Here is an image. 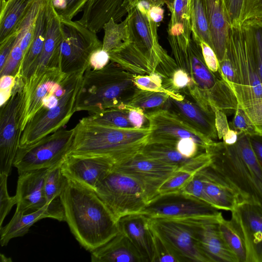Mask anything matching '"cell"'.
Listing matches in <instances>:
<instances>
[{
  "label": "cell",
  "mask_w": 262,
  "mask_h": 262,
  "mask_svg": "<svg viewBox=\"0 0 262 262\" xmlns=\"http://www.w3.org/2000/svg\"><path fill=\"white\" fill-rule=\"evenodd\" d=\"M60 198L65 222L86 250L97 249L119 232L118 221L94 190L68 178Z\"/></svg>",
  "instance_id": "obj_1"
},
{
  "label": "cell",
  "mask_w": 262,
  "mask_h": 262,
  "mask_svg": "<svg viewBox=\"0 0 262 262\" xmlns=\"http://www.w3.org/2000/svg\"><path fill=\"white\" fill-rule=\"evenodd\" d=\"M170 46L178 68L190 78L185 95L213 115L217 110L225 114L235 112L237 102L234 94L221 75L213 73L207 67L200 42L191 38L187 45L174 40Z\"/></svg>",
  "instance_id": "obj_2"
},
{
  "label": "cell",
  "mask_w": 262,
  "mask_h": 262,
  "mask_svg": "<svg viewBox=\"0 0 262 262\" xmlns=\"http://www.w3.org/2000/svg\"><path fill=\"white\" fill-rule=\"evenodd\" d=\"M248 136L233 145L215 142L206 148L209 165L223 177L245 202L262 207V167Z\"/></svg>",
  "instance_id": "obj_3"
},
{
  "label": "cell",
  "mask_w": 262,
  "mask_h": 262,
  "mask_svg": "<svg viewBox=\"0 0 262 262\" xmlns=\"http://www.w3.org/2000/svg\"><path fill=\"white\" fill-rule=\"evenodd\" d=\"M74 138L69 154L102 156L116 162L140 151L147 143L149 128H121L81 119L74 128Z\"/></svg>",
  "instance_id": "obj_4"
},
{
  "label": "cell",
  "mask_w": 262,
  "mask_h": 262,
  "mask_svg": "<svg viewBox=\"0 0 262 262\" xmlns=\"http://www.w3.org/2000/svg\"><path fill=\"white\" fill-rule=\"evenodd\" d=\"M226 54L235 71L232 91L237 107L255 125L262 128V83L251 43L240 25L229 28Z\"/></svg>",
  "instance_id": "obj_5"
},
{
  "label": "cell",
  "mask_w": 262,
  "mask_h": 262,
  "mask_svg": "<svg viewBox=\"0 0 262 262\" xmlns=\"http://www.w3.org/2000/svg\"><path fill=\"white\" fill-rule=\"evenodd\" d=\"M83 74H63L42 97L39 109L27 123L20 146L37 142L62 128L76 112ZM19 146V147H20Z\"/></svg>",
  "instance_id": "obj_6"
},
{
  "label": "cell",
  "mask_w": 262,
  "mask_h": 262,
  "mask_svg": "<svg viewBox=\"0 0 262 262\" xmlns=\"http://www.w3.org/2000/svg\"><path fill=\"white\" fill-rule=\"evenodd\" d=\"M136 74L111 61L95 70L88 67L83 75L76 112L95 114L108 108H122L137 88Z\"/></svg>",
  "instance_id": "obj_7"
},
{
  "label": "cell",
  "mask_w": 262,
  "mask_h": 262,
  "mask_svg": "<svg viewBox=\"0 0 262 262\" xmlns=\"http://www.w3.org/2000/svg\"><path fill=\"white\" fill-rule=\"evenodd\" d=\"M95 192L117 221L125 215L141 212L149 202L159 195L142 180L114 166Z\"/></svg>",
  "instance_id": "obj_8"
},
{
  "label": "cell",
  "mask_w": 262,
  "mask_h": 262,
  "mask_svg": "<svg viewBox=\"0 0 262 262\" xmlns=\"http://www.w3.org/2000/svg\"><path fill=\"white\" fill-rule=\"evenodd\" d=\"M25 101V84L15 76L10 98L1 105L0 173L11 174L20 146Z\"/></svg>",
  "instance_id": "obj_9"
},
{
  "label": "cell",
  "mask_w": 262,
  "mask_h": 262,
  "mask_svg": "<svg viewBox=\"0 0 262 262\" xmlns=\"http://www.w3.org/2000/svg\"><path fill=\"white\" fill-rule=\"evenodd\" d=\"M60 21L62 40L59 69L68 75L84 74L89 66L91 55L102 48V42L96 33L78 21L62 18Z\"/></svg>",
  "instance_id": "obj_10"
},
{
  "label": "cell",
  "mask_w": 262,
  "mask_h": 262,
  "mask_svg": "<svg viewBox=\"0 0 262 262\" xmlns=\"http://www.w3.org/2000/svg\"><path fill=\"white\" fill-rule=\"evenodd\" d=\"M74 138V129L61 128L32 144L20 146L13 166L18 174L48 169L63 162L69 155Z\"/></svg>",
  "instance_id": "obj_11"
},
{
  "label": "cell",
  "mask_w": 262,
  "mask_h": 262,
  "mask_svg": "<svg viewBox=\"0 0 262 262\" xmlns=\"http://www.w3.org/2000/svg\"><path fill=\"white\" fill-rule=\"evenodd\" d=\"M141 212L149 218L174 219L222 215L218 209L206 202L182 192L159 195L149 202Z\"/></svg>",
  "instance_id": "obj_12"
},
{
  "label": "cell",
  "mask_w": 262,
  "mask_h": 262,
  "mask_svg": "<svg viewBox=\"0 0 262 262\" xmlns=\"http://www.w3.org/2000/svg\"><path fill=\"white\" fill-rule=\"evenodd\" d=\"M149 222L180 262H210L199 247L187 219L155 217L149 218Z\"/></svg>",
  "instance_id": "obj_13"
},
{
  "label": "cell",
  "mask_w": 262,
  "mask_h": 262,
  "mask_svg": "<svg viewBox=\"0 0 262 262\" xmlns=\"http://www.w3.org/2000/svg\"><path fill=\"white\" fill-rule=\"evenodd\" d=\"M145 114L150 129L147 143H160L176 147L180 140L190 138L206 150L214 142L166 110L161 109Z\"/></svg>",
  "instance_id": "obj_14"
},
{
  "label": "cell",
  "mask_w": 262,
  "mask_h": 262,
  "mask_svg": "<svg viewBox=\"0 0 262 262\" xmlns=\"http://www.w3.org/2000/svg\"><path fill=\"white\" fill-rule=\"evenodd\" d=\"M115 163L112 158L107 156L69 154L62 163L61 169L67 178L95 191Z\"/></svg>",
  "instance_id": "obj_15"
},
{
  "label": "cell",
  "mask_w": 262,
  "mask_h": 262,
  "mask_svg": "<svg viewBox=\"0 0 262 262\" xmlns=\"http://www.w3.org/2000/svg\"><path fill=\"white\" fill-rule=\"evenodd\" d=\"M222 217L186 219L193 230L199 247L210 262H238L220 232L219 223Z\"/></svg>",
  "instance_id": "obj_16"
},
{
  "label": "cell",
  "mask_w": 262,
  "mask_h": 262,
  "mask_svg": "<svg viewBox=\"0 0 262 262\" xmlns=\"http://www.w3.org/2000/svg\"><path fill=\"white\" fill-rule=\"evenodd\" d=\"M246 247V262H262V207L245 202L231 211Z\"/></svg>",
  "instance_id": "obj_17"
},
{
  "label": "cell",
  "mask_w": 262,
  "mask_h": 262,
  "mask_svg": "<svg viewBox=\"0 0 262 262\" xmlns=\"http://www.w3.org/2000/svg\"><path fill=\"white\" fill-rule=\"evenodd\" d=\"M114 167L142 180L158 194L161 184L179 169L147 157L140 152L115 163Z\"/></svg>",
  "instance_id": "obj_18"
},
{
  "label": "cell",
  "mask_w": 262,
  "mask_h": 262,
  "mask_svg": "<svg viewBox=\"0 0 262 262\" xmlns=\"http://www.w3.org/2000/svg\"><path fill=\"white\" fill-rule=\"evenodd\" d=\"M198 172L203 181V201L218 210L230 211L245 202L229 182L209 164Z\"/></svg>",
  "instance_id": "obj_19"
},
{
  "label": "cell",
  "mask_w": 262,
  "mask_h": 262,
  "mask_svg": "<svg viewBox=\"0 0 262 262\" xmlns=\"http://www.w3.org/2000/svg\"><path fill=\"white\" fill-rule=\"evenodd\" d=\"M49 169H41L19 174L15 195L17 200L15 211L30 213L47 205L44 184Z\"/></svg>",
  "instance_id": "obj_20"
},
{
  "label": "cell",
  "mask_w": 262,
  "mask_h": 262,
  "mask_svg": "<svg viewBox=\"0 0 262 262\" xmlns=\"http://www.w3.org/2000/svg\"><path fill=\"white\" fill-rule=\"evenodd\" d=\"M174 114L181 120L207 137H217L215 115L210 114L188 96L181 99L169 97L164 108Z\"/></svg>",
  "instance_id": "obj_21"
},
{
  "label": "cell",
  "mask_w": 262,
  "mask_h": 262,
  "mask_svg": "<svg viewBox=\"0 0 262 262\" xmlns=\"http://www.w3.org/2000/svg\"><path fill=\"white\" fill-rule=\"evenodd\" d=\"M149 217L142 212L128 214L118 220L119 231L137 249L144 262H152L154 258L152 231Z\"/></svg>",
  "instance_id": "obj_22"
},
{
  "label": "cell",
  "mask_w": 262,
  "mask_h": 262,
  "mask_svg": "<svg viewBox=\"0 0 262 262\" xmlns=\"http://www.w3.org/2000/svg\"><path fill=\"white\" fill-rule=\"evenodd\" d=\"M143 155L165 164L198 172L208 165L211 159L205 151L198 156L188 158L183 156L173 145L160 143H147L140 151Z\"/></svg>",
  "instance_id": "obj_23"
},
{
  "label": "cell",
  "mask_w": 262,
  "mask_h": 262,
  "mask_svg": "<svg viewBox=\"0 0 262 262\" xmlns=\"http://www.w3.org/2000/svg\"><path fill=\"white\" fill-rule=\"evenodd\" d=\"M61 40L60 18L54 9L51 0H49L47 33L44 45L35 71L30 78L39 76L47 69H59Z\"/></svg>",
  "instance_id": "obj_24"
},
{
  "label": "cell",
  "mask_w": 262,
  "mask_h": 262,
  "mask_svg": "<svg viewBox=\"0 0 262 262\" xmlns=\"http://www.w3.org/2000/svg\"><path fill=\"white\" fill-rule=\"evenodd\" d=\"M44 0L38 11L32 42L26 52L15 76L23 80L25 84L34 73L40 57L47 28V4Z\"/></svg>",
  "instance_id": "obj_25"
},
{
  "label": "cell",
  "mask_w": 262,
  "mask_h": 262,
  "mask_svg": "<svg viewBox=\"0 0 262 262\" xmlns=\"http://www.w3.org/2000/svg\"><path fill=\"white\" fill-rule=\"evenodd\" d=\"M123 1L89 0L78 21L95 33L99 32L111 18L117 23L122 20Z\"/></svg>",
  "instance_id": "obj_26"
},
{
  "label": "cell",
  "mask_w": 262,
  "mask_h": 262,
  "mask_svg": "<svg viewBox=\"0 0 262 262\" xmlns=\"http://www.w3.org/2000/svg\"><path fill=\"white\" fill-rule=\"evenodd\" d=\"M210 33L214 51L219 62L226 54L227 42L230 25L222 0H204Z\"/></svg>",
  "instance_id": "obj_27"
},
{
  "label": "cell",
  "mask_w": 262,
  "mask_h": 262,
  "mask_svg": "<svg viewBox=\"0 0 262 262\" xmlns=\"http://www.w3.org/2000/svg\"><path fill=\"white\" fill-rule=\"evenodd\" d=\"M91 253L92 262H144L137 249L120 231L108 242Z\"/></svg>",
  "instance_id": "obj_28"
},
{
  "label": "cell",
  "mask_w": 262,
  "mask_h": 262,
  "mask_svg": "<svg viewBox=\"0 0 262 262\" xmlns=\"http://www.w3.org/2000/svg\"><path fill=\"white\" fill-rule=\"evenodd\" d=\"M44 218L52 219L48 205L30 213L15 211L10 222L5 226L0 228V242L3 247L14 238L21 237L26 234L30 228L39 220Z\"/></svg>",
  "instance_id": "obj_29"
},
{
  "label": "cell",
  "mask_w": 262,
  "mask_h": 262,
  "mask_svg": "<svg viewBox=\"0 0 262 262\" xmlns=\"http://www.w3.org/2000/svg\"><path fill=\"white\" fill-rule=\"evenodd\" d=\"M35 0H7L0 10V43L16 29Z\"/></svg>",
  "instance_id": "obj_30"
},
{
  "label": "cell",
  "mask_w": 262,
  "mask_h": 262,
  "mask_svg": "<svg viewBox=\"0 0 262 262\" xmlns=\"http://www.w3.org/2000/svg\"><path fill=\"white\" fill-rule=\"evenodd\" d=\"M130 14L120 23L111 18L103 26L104 35L102 49L109 52L118 49L130 41L129 29Z\"/></svg>",
  "instance_id": "obj_31"
},
{
  "label": "cell",
  "mask_w": 262,
  "mask_h": 262,
  "mask_svg": "<svg viewBox=\"0 0 262 262\" xmlns=\"http://www.w3.org/2000/svg\"><path fill=\"white\" fill-rule=\"evenodd\" d=\"M189 3L190 0L174 1L167 29L168 35L182 36L188 41L191 39Z\"/></svg>",
  "instance_id": "obj_32"
},
{
  "label": "cell",
  "mask_w": 262,
  "mask_h": 262,
  "mask_svg": "<svg viewBox=\"0 0 262 262\" xmlns=\"http://www.w3.org/2000/svg\"><path fill=\"white\" fill-rule=\"evenodd\" d=\"M169 95L165 93L137 88L124 107L142 110L145 114L163 109Z\"/></svg>",
  "instance_id": "obj_33"
},
{
  "label": "cell",
  "mask_w": 262,
  "mask_h": 262,
  "mask_svg": "<svg viewBox=\"0 0 262 262\" xmlns=\"http://www.w3.org/2000/svg\"><path fill=\"white\" fill-rule=\"evenodd\" d=\"M219 229L227 245L236 256L238 262H246L247 252L244 236L236 222L232 218L220 220Z\"/></svg>",
  "instance_id": "obj_34"
},
{
  "label": "cell",
  "mask_w": 262,
  "mask_h": 262,
  "mask_svg": "<svg viewBox=\"0 0 262 262\" xmlns=\"http://www.w3.org/2000/svg\"><path fill=\"white\" fill-rule=\"evenodd\" d=\"M189 5L192 38L203 40L212 49L204 0H190Z\"/></svg>",
  "instance_id": "obj_35"
},
{
  "label": "cell",
  "mask_w": 262,
  "mask_h": 262,
  "mask_svg": "<svg viewBox=\"0 0 262 262\" xmlns=\"http://www.w3.org/2000/svg\"><path fill=\"white\" fill-rule=\"evenodd\" d=\"M63 161L49 168L46 176L44 190L47 205L61 201L60 196L68 180L61 169Z\"/></svg>",
  "instance_id": "obj_36"
},
{
  "label": "cell",
  "mask_w": 262,
  "mask_h": 262,
  "mask_svg": "<svg viewBox=\"0 0 262 262\" xmlns=\"http://www.w3.org/2000/svg\"><path fill=\"white\" fill-rule=\"evenodd\" d=\"M88 119L95 123L116 128H135L128 120L124 109L112 108L90 114Z\"/></svg>",
  "instance_id": "obj_37"
},
{
  "label": "cell",
  "mask_w": 262,
  "mask_h": 262,
  "mask_svg": "<svg viewBox=\"0 0 262 262\" xmlns=\"http://www.w3.org/2000/svg\"><path fill=\"white\" fill-rule=\"evenodd\" d=\"M241 26L251 43L262 83V20H248L243 23Z\"/></svg>",
  "instance_id": "obj_38"
},
{
  "label": "cell",
  "mask_w": 262,
  "mask_h": 262,
  "mask_svg": "<svg viewBox=\"0 0 262 262\" xmlns=\"http://www.w3.org/2000/svg\"><path fill=\"white\" fill-rule=\"evenodd\" d=\"M196 172L187 169H178L160 186L159 195L181 192Z\"/></svg>",
  "instance_id": "obj_39"
},
{
  "label": "cell",
  "mask_w": 262,
  "mask_h": 262,
  "mask_svg": "<svg viewBox=\"0 0 262 262\" xmlns=\"http://www.w3.org/2000/svg\"><path fill=\"white\" fill-rule=\"evenodd\" d=\"M134 82L136 86L140 89L165 93L170 97L176 99H181L184 97L182 94H173L165 90L162 84V77L157 73L144 75L136 74Z\"/></svg>",
  "instance_id": "obj_40"
},
{
  "label": "cell",
  "mask_w": 262,
  "mask_h": 262,
  "mask_svg": "<svg viewBox=\"0 0 262 262\" xmlns=\"http://www.w3.org/2000/svg\"><path fill=\"white\" fill-rule=\"evenodd\" d=\"M151 229L154 250L152 262H180L169 246L151 228Z\"/></svg>",
  "instance_id": "obj_41"
},
{
  "label": "cell",
  "mask_w": 262,
  "mask_h": 262,
  "mask_svg": "<svg viewBox=\"0 0 262 262\" xmlns=\"http://www.w3.org/2000/svg\"><path fill=\"white\" fill-rule=\"evenodd\" d=\"M233 126L238 134L247 136H262V129L255 125L240 108L235 112Z\"/></svg>",
  "instance_id": "obj_42"
},
{
  "label": "cell",
  "mask_w": 262,
  "mask_h": 262,
  "mask_svg": "<svg viewBox=\"0 0 262 262\" xmlns=\"http://www.w3.org/2000/svg\"><path fill=\"white\" fill-rule=\"evenodd\" d=\"M8 176L5 173H0V228L13 206L17 204L15 196H10L8 192Z\"/></svg>",
  "instance_id": "obj_43"
},
{
  "label": "cell",
  "mask_w": 262,
  "mask_h": 262,
  "mask_svg": "<svg viewBox=\"0 0 262 262\" xmlns=\"http://www.w3.org/2000/svg\"><path fill=\"white\" fill-rule=\"evenodd\" d=\"M24 56V53L19 44L16 42L5 66L0 70L1 77L10 75L15 77Z\"/></svg>",
  "instance_id": "obj_44"
},
{
  "label": "cell",
  "mask_w": 262,
  "mask_h": 262,
  "mask_svg": "<svg viewBox=\"0 0 262 262\" xmlns=\"http://www.w3.org/2000/svg\"><path fill=\"white\" fill-rule=\"evenodd\" d=\"M251 20H262V0H244L240 25Z\"/></svg>",
  "instance_id": "obj_45"
},
{
  "label": "cell",
  "mask_w": 262,
  "mask_h": 262,
  "mask_svg": "<svg viewBox=\"0 0 262 262\" xmlns=\"http://www.w3.org/2000/svg\"><path fill=\"white\" fill-rule=\"evenodd\" d=\"M222 1L230 27L240 25V17L244 0H222Z\"/></svg>",
  "instance_id": "obj_46"
},
{
  "label": "cell",
  "mask_w": 262,
  "mask_h": 262,
  "mask_svg": "<svg viewBox=\"0 0 262 262\" xmlns=\"http://www.w3.org/2000/svg\"><path fill=\"white\" fill-rule=\"evenodd\" d=\"M176 148L183 156L188 158L194 157L206 151L190 138L180 140L176 144Z\"/></svg>",
  "instance_id": "obj_47"
},
{
  "label": "cell",
  "mask_w": 262,
  "mask_h": 262,
  "mask_svg": "<svg viewBox=\"0 0 262 262\" xmlns=\"http://www.w3.org/2000/svg\"><path fill=\"white\" fill-rule=\"evenodd\" d=\"M219 63L220 74L232 91L235 81V73L232 63L227 54Z\"/></svg>",
  "instance_id": "obj_48"
},
{
  "label": "cell",
  "mask_w": 262,
  "mask_h": 262,
  "mask_svg": "<svg viewBox=\"0 0 262 262\" xmlns=\"http://www.w3.org/2000/svg\"><path fill=\"white\" fill-rule=\"evenodd\" d=\"M122 109L126 111L128 120L135 128H149L148 120L142 110L128 107Z\"/></svg>",
  "instance_id": "obj_49"
},
{
  "label": "cell",
  "mask_w": 262,
  "mask_h": 262,
  "mask_svg": "<svg viewBox=\"0 0 262 262\" xmlns=\"http://www.w3.org/2000/svg\"><path fill=\"white\" fill-rule=\"evenodd\" d=\"M205 62L208 68L215 74H220L219 60L213 50L205 42L200 40Z\"/></svg>",
  "instance_id": "obj_50"
},
{
  "label": "cell",
  "mask_w": 262,
  "mask_h": 262,
  "mask_svg": "<svg viewBox=\"0 0 262 262\" xmlns=\"http://www.w3.org/2000/svg\"><path fill=\"white\" fill-rule=\"evenodd\" d=\"M18 33V31L16 28L9 36L0 43V70L3 68L15 46Z\"/></svg>",
  "instance_id": "obj_51"
},
{
  "label": "cell",
  "mask_w": 262,
  "mask_h": 262,
  "mask_svg": "<svg viewBox=\"0 0 262 262\" xmlns=\"http://www.w3.org/2000/svg\"><path fill=\"white\" fill-rule=\"evenodd\" d=\"M110 61L108 53L100 49L94 51L91 56L89 67L98 70L105 67Z\"/></svg>",
  "instance_id": "obj_52"
},
{
  "label": "cell",
  "mask_w": 262,
  "mask_h": 262,
  "mask_svg": "<svg viewBox=\"0 0 262 262\" xmlns=\"http://www.w3.org/2000/svg\"><path fill=\"white\" fill-rule=\"evenodd\" d=\"M15 82V77L10 75L1 76L0 81L1 105L10 98Z\"/></svg>",
  "instance_id": "obj_53"
},
{
  "label": "cell",
  "mask_w": 262,
  "mask_h": 262,
  "mask_svg": "<svg viewBox=\"0 0 262 262\" xmlns=\"http://www.w3.org/2000/svg\"><path fill=\"white\" fill-rule=\"evenodd\" d=\"M67 9L63 17H60L72 20L80 11H83L89 0H66Z\"/></svg>",
  "instance_id": "obj_54"
},
{
  "label": "cell",
  "mask_w": 262,
  "mask_h": 262,
  "mask_svg": "<svg viewBox=\"0 0 262 262\" xmlns=\"http://www.w3.org/2000/svg\"><path fill=\"white\" fill-rule=\"evenodd\" d=\"M215 126L218 138L223 139L229 127L226 114L221 110H217L215 113Z\"/></svg>",
  "instance_id": "obj_55"
},
{
  "label": "cell",
  "mask_w": 262,
  "mask_h": 262,
  "mask_svg": "<svg viewBox=\"0 0 262 262\" xmlns=\"http://www.w3.org/2000/svg\"><path fill=\"white\" fill-rule=\"evenodd\" d=\"M150 18L156 23L161 22L164 16V10L161 6H153L149 11Z\"/></svg>",
  "instance_id": "obj_56"
},
{
  "label": "cell",
  "mask_w": 262,
  "mask_h": 262,
  "mask_svg": "<svg viewBox=\"0 0 262 262\" xmlns=\"http://www.w3.org/2000/svg\"><path fill=\"white\" fill-rule=\"evenodd\" d=\"M238 133L233 129H229L223 137V142L227 145L234 144L238 140Z\"/></svg>",
  "instance_id": "obj_57"
},
{
  "label": "cell",
  "mask_w": 262,
  "mask_h": 262,
  "mask_svg": "<svg viewBox=\"0 0 262 262\" xmlns=\"http://www.w3.org/2000/svg\"><path fill=\"white\" fill-rule=\"evenodd\" d=\"M52 6L60 17H63L67 9L66 0H51Z\"/></svg>",
  "instance_id": "obj_58"
},
{
  "label": "cell",
  "mask_w": 262,
  "mask_h": 262,
  "mask_svg": "<svg viewBox=\"0 0 262 262\" xmlns=\"http://www.w3.org/2000/svg\"><path fill=\"white\" fill-rule=\"evenodd\" d=\"M252 147L262 167V141L256 139H250Z\"/></svg>",
  "instance_id": "obj_59"
},
{
  "label": "cell",
  "mask_w": 262,
  "mask_h": 262,
  "mask_svg": "<svg viewBox=\"0 0 262 262\" xmlns=\"http://www.w3.org/2000/svg\"><path fill=\"white\" fill-rule=\"evenodd\" d=\"M141 0H124L122 5V12L123 16L130 10L136 8Z\"/></svg>",
  "instance_id": "obj_60"
},
{
  "label": "cell",
  "mask_w": 262,
  "mask_h": 262,
  "mask_svg": "<svg viewBox=\"0 0 262 262\" xmlns=\"http://www.w3.org/2000/svg\"><path fill=\"white\" fill-rule=\"evenodd\" d=\"M153 6H161L166 4L167 8L171 12L173 9V4L175 0H147Z\"/></svg>",
  "instance_id": "obj_61"
},
{
  "label": "cell",
  "mask_w": 262,
  "mask_h": 262,
  "mask_svg": "<svg viewBox=\"0 0 262 262\" xmlns=\"http://www.w3.org/2000/svg\"><path fill=\"white\" fill-rule=\"evenodd\" d=\"M151 4L147 0H141L137 5L136 8L141 12L148 13L151 7Z\"/></svg>",
  "instance_id": "obj_62"
},
{
  "label": "cell",
  "mask_w": 262,
  "mask_h": 262,
  "mask_svg": "<svg viewBox=\"0 0 262 262\" xmlns=\"http://www.w3.org/2000/svg\"><path fill=\"white\" fill-rule=\"evenodd\" d=\"M0 257H1V261H11L12 260L10 258H8L6 257L5 255H4L3 254H0Z\"/></svg>",
  "instance_id": "obj_63"
},
{
  "label": "cell",
  "mask_w": 262,
  "mask_h": 262,
  "mask_svg": "<svg viewBox=\"0 0 262 262\" xmlns=\"http://www.w3.org/2000/svg\"><path fill=\"white\" fill-rule=\"evenodd\" d=\"M7 0H0V9H2L6 4Z\"/></svg>",
  "instance_id": "obj_64"
}]
</instances>
